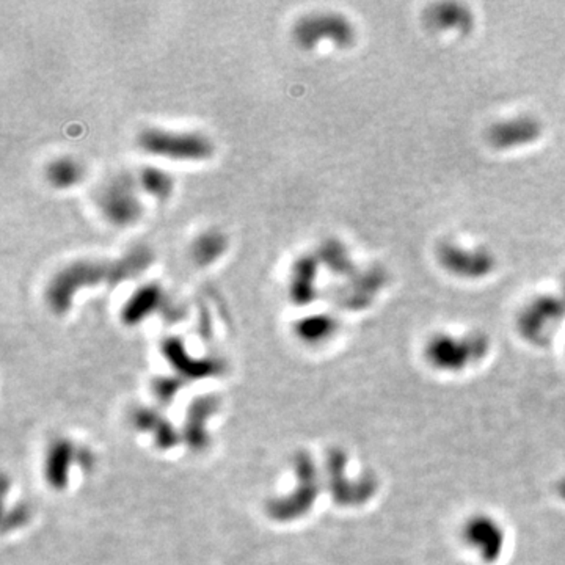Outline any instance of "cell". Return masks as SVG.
I'll return each mask as SVG.
<instances>
[{
	"label": "cell",
	"mask_w": 565,
	"mask_h": 565,
	"mask_svg": "<svg viewBox=\"0 0 565 565\" xmlns=\"http://www.w3.org/2000/svg\"><path fill=\"white\" fill-rule=\"evenodd\" d=\"M138 146L146 154L183 162L206 160L214 152L208 137L195 132H173L164 129H145L138 137Z\"/></svg>",
	"instance_id": "2"
},
{
	"label": "cell",
	"mask_w": 565,
	"mask_h": 565,
	"mask_svg": "<svg viewBox=\"0 0 565 565\" xmlns=\"http://www.w3.org/2000/svg\"><path fill=\"white\" fill-rule=\"evenodd\" d=\"M289 289H291V297L295 303H308V300L313 297L314 289H316V261L300 258L295 262Z\"/></svg>",
	"instance_id": "6"
},
{
	"label": "cell",
	"mask_w": 565,
	"mask_h": 565,
	"mask_svg": "<svg viewBox=\"0 0 565 565\" xmlns=\"http://www.w3.org/2000/svg\"><path fill=\"white\" fill-rule=\"evenodd\" d=\"M541 127L532 118H517L496 124L490 132V141L498 148L520 146L536 140Z\"/></svg>",
	"instance_id": "5"
},
{
	"label": "cell",
	"mask_w": 565,
	"mask_h": 565,
	"mask_svg": "<svg viewBox=\"0 0 565 565\" xmlns=\"http://www.w3.org/2000/svg\"><path fill=\"white\" fill-rule=\"evenodd\" d=\"M151 255L148 250H136V253L127 256V259L113 262V266H107V262H76L66 267L50 282L48 287V299L54 306L65 310L69 305L71 297L76 291L83 286H94L98 282H117L134 277L136 273L143 272L150 266Z\"/></svg>",
	"instance_id": "1"
},
{
	"label": "cell",
	"mask_w": 565,
	"mask_h": 565,
	"mask_svg": "<svg viewBox=\"0 0 565 565\" xmlns=\"http://www.w3.org/2000/svg\"><path fill=\"white\" fill-rule=\"evenodd\" d=\"M294 38L300 48L311 49L322 40L345 46L353 38V29L348 19L335 13H317L300 17L294 27Z\"/></svg>",
	"instance_id": "4"
},
{
	"label": "cell",
	"mask_w": 565,
	"mask_h": 565,
	"mask_svg": "<svg viewBox=\"0 0 565 565\" xmlns=\"http://www.w3.org/2000/svg\"><path fill=\"white\" fill-rule=\"evenodd\" d=\"M137 183L141 190L146 192L148 195L157 198V200L169 198L173 192V185H175L170 173L156 169V166H146V169L141 170Z\"/></svg>",
	"instance_id": "8"
},
{
	"label": "cell",
	"mask_w": 565,
	"mask_h": 565,
	"mask_svg": "<svg viewBox=\"0 0 565 565\" xmlns=\"http://www.w3.org/2000/svg\"><path fill=\"white\" fill-rule=\"evenodd\" d=\"M227 248V239L218 231H208L195 241L192 247V256H194L198 266H208L212 261L220 258Z\"/></svg>",
	"instance_id": "9"
},
{
	"label": "cell",
	"mask_w": 565,
	"mask_h": 565,
	"mask_svg": "<svg viewBox=\"0 0 565 565\" xmlns=\"http://www.w3.org/2000/svg\"><path fill=\"white\" fill-rule=\"evenodd\" d=\"M138 183L131 175H115L99 187L96 203L101 214L112 224L129 227L143 214Z\"/></svg>",
	"instance_id": "3"
},
{
	"label": "cell",
	"mask_w": 565,
	"mask_h": 565,
	"mask_svg": "<svg viewBox=\"0 0 565 565\" xmlns=\"http://www.w3.org/2000/svg\"><path fill=\"white\" fill-rule=\"evenodd\" d=\"M85 170L80 162H77L74 157L62 156L54 159L46 166V179L49 184L55 189H71L79 184Z\"/></svg>",
	"instance_id": "7"
}]
</instances>
